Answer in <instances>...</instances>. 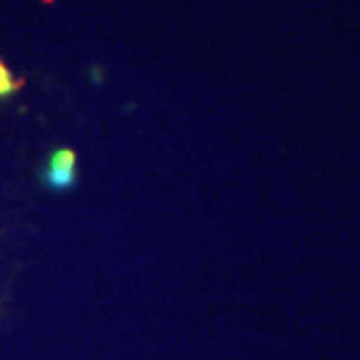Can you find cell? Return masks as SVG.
<instances>
[{
    "label": "cell",
    "instance_id": "cell-1",
    "mask_svg": "<svg viewBox=\"0 0 360 360\" xmlns=\"http://www.w3.org/2000/svg\"><path fill=\"white\" fill-rule=\"evenodd\" d=\"M75 160L77 156L70 149H58L49 156L44 177L51 188H68L75 181Z\"/></svg>",
    "mask_w": 360,
    "mask_h": 360
},
{
    "label": "cell",
    "instance_id": "cell-2",
    "mask_svg": "<svg viewBox=\"0 0 360 360\" xmlns=\"http://www.w3.org/2000/svg\"><path fill=\"white\" fill-rule=\"evenodd\" d=\"M17 89H19V82L14 79V75L7 70V65L0 60V98L12 96Z\"/></svg>",
    "mask_w": 360,
    "mask_h": 360
}]
</instances>
